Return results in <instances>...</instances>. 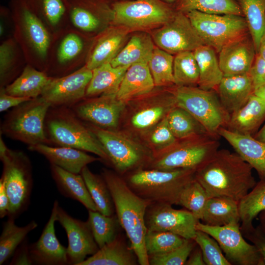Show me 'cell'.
<instances>
[{"instance_id": "cell-16", "label": "cell", "mask_w": 265, "mask_h": 265, "mask_svg": "<svg viewBox=\"0 0 265 265\" xmlns=\"http://www.w3.org/2000/svg\"><path fill=\"white\" fill-rule=\"evenodd\" d=\"M85 48L83 33L71 26L53 35L46 73H67L77 68Z\"/></svg>"}, {"instance_id": "cell-55", "label": "cell", "mask_w": 265, "mask_h": 265, "mask_svg": "<svg viewBox=\"0 0 265 265\" xmlns=\"http://www.w3.org/2000/svg\"><path fill=\"white\" fill-rule=\"evenodd\" d=\"M32 99L14 96L7 94L3 87L0 91V111L3 112L12 107H16Z\"/></svg>"}, {"instance_id": "cell-61", "label": "cell", "mask_w": 265, "mask_h": 265, "mask_svg": "<svg viewBox=\"0 0 265 265\" xmlns=\"http://www.w3.org/2000/svg\"><path fill=\"white\" fill-rule=\"evenodd\" d=\"M253 94L265 100V85L255 90Z\"/></svg>"}, {"instance_id": "cell-5", "label": "cell", "mask_w": 265, "mask_h": 265, "mask_svg": "<svg viewBox=\"0 0 265 265\" xmlns=\"http://www.w3.org/2000/svg\"><path fill=\"white\" fill-rule=\"evenodd\" d=\"M54 107V109L49 110L45 120V128L51 141L59 146L93 153L103 161L110 162L99 140L73 111L65 106Z\"/></svg>"}, {"instance_id": "cell-14", "label": "cell", "mask_w": 265, "mask_h": 265, "mask_svg": "<svg viewBox=\"0 0 265 265\" xmlns=\"http://www.w3.org/2000/svg\"><path fill=\"white\" fill-rule=\"evenodd\" d=\"M157 47L173 54L193 52L205 43L191 24L186 14L177 11L168 22L151 34Z\"/></svg>"}, {"instance_id": "cell-33", "label": "cell", "mask_w": 265, "mask_h": 265, "mask_svg": "<svg viewBox=\"0 0 265 265\" xmlns=\"http://www.w3.org/2000/svg\"><path fill=\"white\" fill-rule=\"evenodd\" d=\"M155 47L151 35L144 32L134 34L110 63L116 67L148 62Z\"/></svg>"}, {"instance_id": "cell-53", "label": "cell", "mask_w": 265, "mask_h": 265, "mask_svg": "<svg viewBox=\"0 0 265 265\" xmlns=\"http://www.w3.org/2000/svg\"><path fill=\"white\" fill-rule=\"evenodd\" d=\"M249 74L252 80L254 90L265 85V60L257 53Z\"/></svg>"}, {"instance_id": "cell-52", "label": "cell", "mask_w": 265, "mask_h": 265, "mask_svg": "<svg viewBox=\"0 0 265 265\" xmlns=\"http://www.w3.org/2000/svg\"><path fill=\"white\" fill-rule=\"evenodd\" d=\"M150 140L153 146L158 151L154 157L170 148L177 140L168 126L166 116L152 131Z\"/></svg>"}, {"instance_id": "cell-39", "label": "cell", "mask_w": 265, "mask_h": 265, "mask_svg": "<svg viewBox=\"0 0 265 265\" xmlns=\"http://www.w3.org/2000/svg\"><path fill=\"white\" fill-rule=\"evenodd\" d=\"M166 118L170 130L177 139L209 133L193 116L177 106L168 112Z\"/></svg>"}, {"instance_id": "cell-50", "label": "cell", "mask_w": 265, "mask_h": 265, "mask_svg": "<svg viewBox=\"0 0 265 265\" xmlns=\"http://www.w3.org/2000/svg\"><path fill=\"white\" fill-rule=\"evenodd\" d=\"M194 239L202 251L206 265H232L218 242L210 235L197 230Z\"/></svg>"}, {"instance_id": "cell-59", "label": "cell", "mask_w": 265, "mask_h": 265, "mask_svg": "<svg viewBox=\"0 0 265 265\" xmlns=\"http://www.w3.org/2000/svg\"><path fill=\"white\" fill-rule=\"evenodd\" d=\"M261 58L265 60V33L262 37L256 53Z\"/></svg>"}, {"instance_id": "cell-46", "label": "cell", "mask_w": 265, "mask_h": 265, "mask_svg": "<svg viewBox=\"0 0 265 265\" xmlns=\"http://www.w3.org/2000/svg\"><path fill=\"white\" fill-rule=\"evenodd\" d=\"M175 106L174 97L170 92L160 105L148 106L135 112L131 119L132 125L138 130L150 128L157 124Z\"/></svg>"}, {"instance_id": "cell-1", "label": "cell", "mask_w": 265, "mask_h": 265, "mask_svg": "<svg viewBox=\"0 0 265 265\" xmlns=\"http://www.w3.org/2000/svg\"><path fill=\"white\" fill-rule=\"evenodd\" d=\"M252 169L236 152L218 149L194 177L209 198L223 196L239 202L256 185Z\"/></svg>"}, {"instance_id": "cell-30", "label": "cell", "mask_w": 265, "mask_h": 265, "mask_svg": "<svg viewBox=\"0 0 265 265\" xmlns=\"http://www.w3.org/2000/svg\"><path fill=\"white\" fill-rule=\"evenodd\" d=\"M137 263L134 251L119 234L113 241L99 248L80 265H135Z\"/></svg>"}, {"instance_id": "cell-42", "label": "cell", "mask_w": 265, "mask_h": 265, "mask_svg": "<svg viewBox=\"0 0 265 265\" xmlns=\"http://www.w3.org/2000/svg\"><path fill=\"white\" fill-rule=\"evenodd\" d=\"M88 211L87 222L94 238L99 246L102 248L113 241L119 234L120 225L116 215H106L96 211Z\"/></svg>"}, {"instance_id": "cell-35", "label": "cell", "mask_w": 265, "mask_h": 265, "mask_svg": "<svg viewBox=\"0 0 265 265\" xmlns=\"http://www.w3.org/2000/svg\"><path fill=\"white\" fill-rule=\"evenodd\" d=\"M68 24L82 33L99 31L104 25L103 17L95 12L85 0H65Z\"/></svg>"}, {"instance_id": "cell-15", "label": "cell", "mask_w": 265, "mask_h": 265, "mask_svg": "<svg viewBox=\"0 0 265 265\" xmlns=\"http://www.w3.org/2000/svg\"><path fill=\"white\" fill-rule=\"evenodd\" d=\"M198 221L186 209L177 210L159 203H151L145 215L147 230L169 232L186 239L194 238Z\"/></svg>"}, {"instance_id": "cell-37", "label": "cell", "mask_w": 265, "mask_h": 265, "mask_svg": "<svg viewBox=\"0 0 265 265\" xmlns=\"http://www.w3.org/2000/svg\"><path fill=\"white\" fill-rule=\"evenodd\" d=\"M37 226L38 224L34 220L31 221L25 226H18L15 223L14 218L8 217L3 224L0 236V265L13 256L27 235Z\"/></svg>"}, {"instance_id": "cell-2", "label": "cell", "mask_w": 265, "mask_h": 265, "mask_svg": "<svg viewBox=\"0 0 265 265\" xmlns=\"http://www.w3.org/2000/svg\"><path fill=\"white\" fill-rule=\"evenodd\" d=\"M102 176L109 189L119 224L126 232L138 264L149 265L145 246V215L151 202L136 194L116 173L104 169Z\"/></svg>"}, {"instance_id": "cell-23", "label": "cell", "mask_w": 265, "mask_h": 265, "mask_svg": "<svg viewBox=\"0 0 265 265\" xmlns=\"http://www.w3.org/2000/svg\"><path fill=\"white\" fill-rule=\"evenodd\" d=\"M218 134L257 171L261 180H265V142L253 135L240 134L224 127L219 130Z\"/></svg>"}, {"instance_id": "cell-13", "label": "cell", "mask_w": 265, "mask_h": 265, "mask_svg": "<svg viewBox=\"0 0 265 265\" xmlns=\"http://www.w3.org/2000/svg\"><path fill=\"white\" fill-rule=\"evenodd\" d=\"M240 225L239 223H233L223 226H212L198 221L196 229L207 233L216 240L231 265L264 264L257 247L243 238Z\"/></svg>"}, {"instance_id": "cell-21", "label": "cell", "mask_w": 265, "mask_h": 265, "mask_svg": "<svg viewBox=\"0 0 265 265\" xmlns=\"http://www.w3.org/2000/svg\"><path fill=\"white\" fill-rule=\"evenodd\" d=\"M219 53L218 62L223 76L248 74L256 54L253 41L248 35L228 43Z\"/></svg>"}, {"instance_id": "cell-7", "label": "cell", "mask_w": 265, "mask_h": 265, "mask_svg": "<svg viewBox=\"0 0 265 265\" xmlns=\"http://www.w3.org/2000/svg\"><path fill=\"white\" fill-rule=\"evenodd\" d=\"M51 106L41 96L15 107L5 116L1 131L5 135L28 146L49 145L46 134L45 120Z\"/></svg>"}, {"instance_id": "cell-17", "label": "cell", "mask_w": 265, "mask_h": 265, "mask_svg": "<svg viewBox=\"0 0 265 265\" xmlns=\"http://www.w3.org/2000/svg\"><path fill=\"white\" fill-rule=\"evenodd\" d=\"M92 76V70L84 64L71 73L53 77L41 97L51 107L73 106L85 97Z\"/></svg>"}, {"instance_id": "cell-58", "label": "cell", "mask_w": 265, "mask_h": 265, "mask_svg": "<svg viewBox=\"0 0 265 265\" xmlns=\"http://www.w3.org/2000/svg\"><path fill=\"white\" fill-rule=\"evenodd\" d=\"M245 238L251 240L254 245L257 247L263 259L264 263H265V238L256 237L254 235H252L249 232L242 233Z\"/></svg>"}, {"instance_id": "cell-40", "label": "cell", "mask_w": 265, "mask_h": 265, "mask_svg": "<svg viewBox=\"0 0 265 265\" xmlns=\"http://www.w3.org/2000/svg\"><path fill=\"white\" fill-rule=\"evenodd\" d=\"M241 233L253 228L255 218L265 211V180L261 181L238 203Z\"/></svg>"}, {"instance_id": "cell-26", "label": "cell", "mask_w": 265, "mask_h": 265, "mask_svg": "<svg viewBox=\"0 0 265 265\" xmlns=\"http://www.w3.org/2000/svg\"><path fill=\"white\" fill-rule=\"evenodd\" d=\"M265 119V100L253 94L246 104L230 115L227 129L242 134H255Z\"/></svg>"}, {"instance_id": "cell-45", "label": "cell", "mask_w": 265, "mask_h": 265, "mask_svg": "<svg viewBox=\"0 0 265 265\" xmlns=\"http://www.w3.org/2000/svg\"><path fill=\"white\" fill-rule=\"evenodd\" d=\"M172 54L155 47L148 62L155 86L174 84Z\"/></svg>"}, {"instance_id": "cell-32", "label": "cell", "mask_w": 265, "mask_h": 265, "mask_svg": "<svg viewBox=\"0 0 265 265\" xmlns=\"http://www.w3.org/2000/svg\"><path fill=\"white\" fill-rule=\"evenodd\" d=\"M238 202L229 197L216 196L208 199L201 220L212 226L239 223Z\"/></svg>"}, {"instance_id": "cell-48", "label": "cell", "mask_w": 265, "mask_h": 265, "mask_svg": "<svg viewBox=\"0 0 265 265\" xmlns=\"http://www.w3.org/2000/svg\"><path fill=\"white\" fill-rule=\"evenodd\" d=\"M209 198L204 188L194 178L182 191L179 205L188 210L200 220Z\"/></svg>"}, {"instance_id": "cell-24", "label": "cell", "mask_w": 265, "mask_h": 265, "mask_svg": "<svg viewBox=\"0 0 265 265\" xmlns=\"http://www.w3.org/2000/svg\"><path fill=\"white\" fill-rule=\"evenodd\" d=\"M28 149L44 156L51 164L75 174H80L82 169L89 163L103 160L85 151L68 147H52L48 144H38L28 146Z\"/></svg>"}, {"instance_id": "cell-41", "label": "cell", "mask_w": 265, "mask_h": 265, "mask_svg": "<svg viewBox=\"0 0 265 265\" xmlns=\"http://www.w3.org/2000/svg\"><path fill=\"white\" fill-rule=\"evenodd\" d=\"M257 53L265 33V0H238Z\"/></svg>"}, {"instance_id": "cell-44", "label": "cell", "mask_w": 265, "mask_h": 265, "mask_svg": "<svg viewBox=\"0 0 265 265\" xmlns=\"http://www.w3.org/2000/svg\"><path fill=\"white\" fill-rule=\"evenodd\" d=\"M173 69L176 86L198 85L199 71L193 52L186 51L176 54L174 58Z\"/></svg>"}, {"instance_id": "cell-12", "label": "cell", "mask_w": 265, "mask_h": 265, "mask_svg": "<svg viewBox=\"0 0 265 265\" xmlns=\"http://www.w3.org/2000/svg\"><path fill=\"white\" fill-rule=\"evenodd\" d=\"M90 130L99 140L110 162L119 174L142 169L154 159L149 153L128 137L113 130L93 125Z\"/></svg>"}, {"instance_id": "cell-38", "label": "cell", "mask_w": 265, "mask_h": 265, "mask_svg": "<svg viewBox=\"0 0 265 265\" xmlns=\"http://www.w3.org/2000/svg\"><path fill=\"white\" fill-rule=\"evenodd\" d=\"M80 174L97 211L106 215L114 214L115 212L113 199L103 177L92 173L87 166L82 169Z\"/></svg>"}, {"instance_id": "cell-27", "label": "cell", "mask_w": 265, "mask_h": 265, "mask_svg": "<svg viewBox=\"0 0 265 265\" xmlns=\"http://www.w3.org/2000/svg\"><path fill=\"white\" fill-rule=\"evenodd\" d=\"M155 86L148 62L133 64L126 71L116 94L125 103L151 92Z\"/></svg>"}, {"instance_id": "cell-10", "label": "cell", "mask_w": 265, "mask_h": 265, "mask_svg": "<svg viewBox=\"0 0 265 265\" xmlns=\"http://www.w3.org/2000/svg\"><path fill=\"white\" fill-rule=\"evenodd\" d=\"M175 12L159 0L117 2L111 9V22L130 31L158 28L168 22Z\"/></svg>"}, {"instance_id": "cell-8", "label": "cell", "mask_w": 265, "mask_h": 265, "mask_svg": "<svg viewBox=\"0 0 265 265\" xmlns=\"http://www.w3.org/2000/svg\"><path fill=\"white\" fill-rule=\"evenodd\" d=\"M218 138L208 133L177 139L170 148L154 158L149 169L196 170L219 149Z\"/></svg>"}, {"instance_id": "cell-4", "label": "cell", "mask_w": 265, "mask_h": 265, "mask_svg": "<svg viewBox=\"0 0 265 265\" xmlns=\"http://www.w3.org/2000/svg\"><path fill=\"white\" fill-rule=\"evenodd\" d=\"M14 39L29 64L46 73L53 35L25 0L16 1L12 12Z\"/></svg>"}, {"instance_id": "cell-54", "label": "cell", "mask_w": 265, "mask_h": 265, "mask_svg": "<svg viewBox=\"0 0 265 265\" xmlns=\"http://www.w3.org/2000/svg\"><path fill=\"white\" fill-rule=\"evenodd\" d=\"M10 265H31L33 261L29 250V244L26 238L18 247L13 255Z\"/></svg>"}, {"instance_id": "cell-43", "label": "cell", "mask_w": 265, "mask_h": 265, "mask_svg": "<svg viewBox=\"0 0 265 265\" xmlns=\"http://www.w3.org/2000/svg\"><path fill=\"white\" fill-rule=\"evenodd\" d=\"M177 11L186 13L197 11L207 14L243 15L234 0H178Z\"/></svg>"}, {"instance_id": "cell-62", "label": "cell", "mask_w": 265, "mask_h": 265, "mask_svg": "<svg viewBox=\"0 0 265 265\" xmlns=\"http://www.w3.org/2000/svg\"><path fill=\"white\" fill-rule=\"evenodd\" d=\"M162 1H164L166 3H172L176 1H177L178 0H161Z\"/></svg>"}, {"instance_id": "cell-31", "label": "cell", "mask_w": 265, "mask_h": 265, "mask_svg": "<svg viewBox=\"0 0 265 265\" xmlns=\"http://www.w3.org/2000/svg\"><path fill=\"white\" fill-rule=\"evenodd\" d=\"M130 66L113 67L106 63L92 70L85 97L98 95H116L125 74Z\"/></svg>"}, {"instance_id": "cell-57", "label": "cell", "mask_w": 265, "mask_h": 265, "mask_svg": "<svg viewBox=\"0 0 265 265\" xmlns=\"http://www.w3.org/2000/svg\"><path fill=\"white\" fill-rule=\"evenodd\" d=\"M185 265H206L202 251L197 244L189 254Z\"/></svg>"}, {"instance_id": "cell-60", "label": "cell", "mask_w": 265, "mask_h": 265, "mask_svg": "<svg viewBox=\"0 0 265 265\" xmlns=\"http://www.w3.org/2000/svg\"><path fill=\"white\" fill-rule=\"evenodd\" d=\"M253 136L256 139L265 142V123Z\"/></svg>"}, {"instance_id": "cell-22", "label": "cell", "mask_w": 265, "mask_h": 265, "mask_svg": "<svg viewBox=\"0 0 265 265\" xmlns=\"http://www.w3.org/2000/svg\"><path fill=\"white\" fill-rule=\"evenodd\" d=\"M131 31L123 26H113L97 35L88 52L85 65L89 69L110 62L120 51Z\"/></svg>"}, {"instance_id": "cell-3", "label": "cell", "mask_w": 265, "mask_h": 265, "mask_svg": "<svg viewBox=\"0 0 265 265\" xmlns=\"http://www.w3.org/2000/svg\"><path fill=\"white\" fill-rule=\"evenodd\" d=\"M196 170L140 169L124 179L136 194L151 203L179 205L180 195L195 177Z\"/></svg>"}, {"instance_id": "cell-28", "label": "cell", "mask_w": 265, "mask_h": 265, "mask_svg": "<svg viewBox=\"0 0 265 265\" xmlns=\"http://www.w3.org/2000/svg\"><path fill=\"white\" fill-rule=\"evenodd\" d=\"M50 168L53 178L63 195L79 201L88 210L97 211L81 174L69 172L53 164Z\"/></svg>"}, {"instance_id": "cell-49", "label": "cell", "mask_w": 265, "mask_h": 265, "mask_svg": "<svg viewBox=\"0 0 265 265\" xmlns=\"http://www.w3.org/2000/svg\"><path fill=\"white\" fill-rule=\"evenodd\" d=\"M19 47L14 38H8L0 44V88L6 86L11 76L14 75L18 62Z\"/></svg>"}, {"instance_id": "cell-36", "label": "cell", "mask_w": 265, "mask_h": 265, "mask_svg": "<svg viewBox=\"0 0 265 265\" xmlns=\"http://www.w3.org/2000/svg\"><path fill=\"white\" fill-rule=\"evenodd\" d=\"M193 52L199 71V87L206 90L216 89L223 78V74L215 50L205 44L198 47Z\"/></svg>"}, {"instance_id": "cell-51", "label": "cell", "mask_w": 265, "mask_h": 265, "mask_svg": "<svg viewBox=\"0 0 265 265\" xmlns=\"http://www.w3.org/2000/svg\"><path fill=\"white\" fill-rule=\"evenodd\" d=\"M197 245L194 239H185L182 245L164 254L148 256L149 265H183Z\"/></svg>"}, {"instance_id": "cell-20", "label": "cell", "mask_w": 265, "mask_h": 265, "mask_svg": "<svg viewBox=\"0 0 265 265\" xmlns=\"http://www.w3.org/2000/svg\"><path fill=\"white\" fill-rule=\"evenodd\" d=\"M58 202H54L52 212L37 241L29 244L33 264L39 265H69L67 248L58 241L55 233V222Z\"/></svg>"}, {"instance_id": "cell-25", "label": "cell", "mask_w": 265, "mask_h": 265, "mask_svg": "<svg viewBox=\"0 0 265 265\" xmlns=\"http://www.w3.org/2000/svg\"><path fill=\"white\" fill-rule=\"evenodd\" d=\"M215 89L222 105L230 115L244 106L254 91L249 73L223 76Z\"/></svg>"}, {"instance_id": "cell-34", "label": "cell", "mask_w": 265, "mask_h": 265, "mask_svg": "<svg viewBox=\"0 0 265 265\" xmlns=\"http://www.w3.org/2000/svg\"><path fill=\"white\" fill-rule=\"evenodd\" d=\"M53 35L67 27L65 0H25Z\"/></svg>"}, {"instance_id": "cell-18", "label": "cell", "mask_w": 265, "mask_h": 265, "mask_svg": "<svg viewBox=\"0 0 265 265\" xmlns=\"http://www.w3.org/2000/svg\"><path fill=\"white\" fill-rule=\"evenodd\" d=\"M56 221L66 231L69 265H80L87 256L93 255L99 249L87 222L75 218L58 206Z\"/></svg>"}, {"instance_id": "cell-19", "label": "cell", "mask_w": 265, "mask_h": 265, "mask_svg": "<svg viewBox=\"0 0 265 265\" xmlns=\"http://www.w3.org/2000/svg\"><path fill=\"white\" fill-rule=\"evenodd\" d=\"M125 103L118 100L116 95H101L79 102L72 106V111L80 118L95 126L112 130L118 126Z\"/></svg>"}, {"instance_id": "cell-29", "label": "cell", "mask_w": 265, "mask_h": 265, "mask_svg": "<svg viewBox=\"0 0 265 265\" xmlns=\"http://www.w3.org/2000/svg\"><path fill=\"white\" fill-rule=\"evenodd\" d=\"M53 78L28 64L13 81L3 88L9 95L34 99L41 96Z\"/></svg>"}, {"instance_id": "cell-56", "label": "cell", "mask_w": 265, "mask_h": 265, "mask_svg": "<svg viewBox=\"0 0 265 265\" xmlns=\"http://www.w3.org/2000/svg\"><path fill=\"white\" fill-rule=\"evenodd\" d=\"M9 200L4 182L0 179V217L8 216L9 211Z\"/></svg>"}, {"instance_id": "cell-47", "label": "cell", "mask_w": 265, "mask_h": 265, "mask_svg": "<svg viewBox=\"0 0 265 265\" xmlns=\"http://www.w3.org/2000/svg\"><path fill=\"white\" fill-rule=\"evenodd\" d=\"M184 238L166 231L147 230L145 246L148 256L164 254L179 247Z\"/></svg>"}, {"instance_id": "cell-6", "label": "cell", "mask_w": 265, "mask_h": 265, "mask_svg": "<svg viewBox=\"0 0 265 265\" xmlns=\"http://www.w3.org/2000/svg\"><path fill=\"white\" fill-rule=\"evenodd\" d=\"M0 158L3 164L1 179L9 200L8 217L16 218L28 208L33 186L31 166L23 152L8 149L0 139Z\"/></svg>"}, {"instance_id": "cell-11", "label": "cell", "mask_w": 265, "mask_h": 265, "mask_svg": "<svg viewBox=\"0 0 265 265\" xmlns=\"http://www.w3.org/2000/svg\"><path fill=\"white\" fill-rule=\"evenodd\" d=\"M185 14L206 45L218 53L228 43L249 32L242 16L207 14L195 10Z\"/></svg>"}, {"instance_id": "cell-9", "label": "cell", "mask_w": 265, "mask_h": 265, "mask_svg": "<svg viewBox=\"0 0 265 265\" xmlns=\"http://www.w3.org/2000/svg\"><path fill=\"white\" fill-rule=\"evenodd\" d=\"M171 93L177 106L189 112L209 134L219 136L218 131L226 127L230 115L222 105L214 89L176 86Z\"/></svg>"}]
</instances>
